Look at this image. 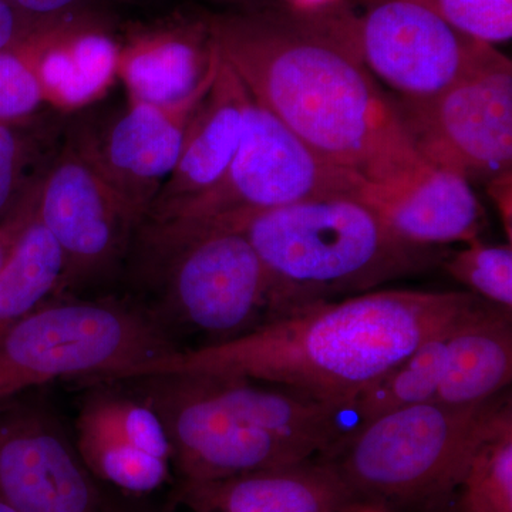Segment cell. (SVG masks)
Segmentation results:
<instances>
[{
    "label": "cell",
    "mask_w": 512,
    "mask_h": 512,
    "mask_svg": "<svg viewBox=\"0 0 512 512\" xmlns=\"http://www.w3.org/2000/svg\"><path fill=\"white\" fill-rule=\"evenodd\" d=\"M363 200L397 237L420 247L480 239L485 214L466 178L430 167L409 183L370 184Z\"/></svg>",
    "instance_id": "obj_15"
},
{
    "label": "cell",
    "mask_w": 512,
    "mask_h": 512,
    "mask_svg": "<svg viewBox=\"0 0 512 512\" xmlns=\"http://www.w3.org/2000/svg\"><path fill=\"white\" fill-rule=\"evenodd\" d=\"M454 29L494 45L512 36V0H423Z\"/></svg>",
    "instance_id": "obj_27"
},
{
    "label": "cell",
    "mask_w": 512,
    "mask_h": 512,
    "mask_svg": "<svg viewBox=\"0 0 512 512\" xmlns=\"http://www.w3.org/2000/svg\"><path fill=\"white\" fill-rule=\"evenodd\" d=\"M35 43L37 76L46 101L57 107L92 103L119 73L116 42L72 16L39 30Z\"/></svg>",
    "instance_id": "obj_21"
},
{
    "label": "cell",
    "mask_w": 512,
    "mask_h": 512,
    "mask_svg": "<svg viewBox=\"0 0 512 512\" xmlns=\"http://www.w3.org/2000/svg\"><path fill=\"white\" fill-rule=\"evenodd\" d=\"M25 163L22 138L8 124L0 123V214L8 208Z\"/></svg>",
    "instance_id": "obj_28"
},
{
    "label": "cell",
    "mask_w": 512,
    "mask_h": 512,
    "mask_svg": "<svg viewBox=\"0 0 512 512\" xmlns=\"http://www.w3.org/2000/svg\"><path fill=\"white\" fill-rule=\"evenodd\" d=\"M454 325L421 343L399 365L357 394L346 410L355 414L357 426L394 410L433 402L446 375L448 333Z\"/></svg>",
    "instance_id": "obj_23"
},
{
    "label": "cell",
    "mask_w": 512,
    "mask_h": 512,
    "mask_svg": "<svg viewBox=\"0 0 512 512\" xmlns=\"http://www.w3.org/2000/svg\"><path fill=\"white\" fill-rule=\"evenodd\" d=\"M52 23L55 22H36L28 16L22 15L6 0H0V52L18 46L37 30L46 28Z\"/></svg>",
    "instance_id": "obj_29"
},
{
    "label": "cell",
    "mask_w": 512,
    "mask_h": 512,
    "mask_svg": "<svg viewBox=\"0 0 512 512\" xmlns=\"http://www.w3.org/2000/svg\"><path fill=\"white\" fill-rule=\"evenodd\" d=\"M488 188V194L493 198L495 207L500 212L501 222H503L505 234L508 242L512 238V173L500 175L494 178L490 183L485 184Z\"/></svg>",
    "instance_id": "obj_32"
},
{
    "label": "cell",
    "mask_w": 512,
    "mask_h": 512,
    "mask_svg": "<svg viewBox=\"0 0 512 512\" xmlns=\"http://www.w3.org/2000/svg\"><path fill=\"white\" fill-rule=\"evenodd\" d=\"M207 28L252 99L322 160L377 185L409 183L431 167L396 101L322 10L217 16Z\"/></svg>",
    "instance_id": "obj_1"
},
{
    "label": "cell",
    "mask_w": 512,
    "mask_h": 512,
    "mask_svg": "<svg viewBox=\"0 0 512 512\" xmlns=\"http://www.w3.org/2000/svg\"><path fill=\"white\" fill-rule=\"evenodd\" d=\"M22 15L36 22H56L72 16L73 10L84 5L86 0H6Z\"/></svg>",
    "instance_id": "obj_30"
},
{
    "label": "cell",
    "mask_w": 512,
    "mask_h": 512,
    "mask_svg": "<svg viewBox=\"0 0 512 512\" xmlns=\"http://www.w3.org/2000/svg\"><path fill=\"white\" fill-rule=\"evenodd\" d=\"M191 376L237 419L312 456L329 453L342 439L339 413L303 394L284 387H264L247 377Z\"/></svg>",
    "instance_id": "obj_19"
},
{
    "label": "cell",
    "mask_w": 512,
    "mask_h": 512,
    "mask_svg": "<svg viewBox=\"0 0 512 512\" xmlns=\"http://www.w3.org/2000/svg\"><path fill=\"white\" fill-rule=\"evenodd\" d=\"M457 490L461 491L460 512H512L510 397L481 431Z\"/></svg>",
    "instance_id": "obj_24"
},
{
    "label": "cell",
    "mask_w": 512,
    "mask_h": 512,
    "mask_svg": "<svg viewBox=\"0 0 512 512\" xmlns=\"http://www.w3.org/2000/svg\"><path fill=\"white\" fill-rule=\"evenodd\" d=\"M127 380L141 387L138 394L160 414L183 485L212 483L315 457L237 419L194 376Z\"/></svg>",
    "instance_id": "obj_10"
},
{
    "label": "cell",
    "mask_w": 512,
    "mask_h": 512,
    "mask_svg": "<svg viewBox=\"0 0 512 512\" xmlns=\"http://www.w3.org/2000/svg\"><path fill=\"white\" fill-rule=\"evenodd\" d=\"M175 500L194 512H339L355 505L338 474L320 457L181 485Z\"/></svg>",
    "instance_id": "obj_16"
},
{
    "label": "cell",
    "mask_w": 512,
    "mask_h": 512,
    "mask_svg": "<svg viewBox=\"0 0 512 512\" xmlns=\"http://www.w3.org/2000/svg\"><path fill=\"white\" fill-rule=\"evenodd\" d=\"M160 258L168 309L204 338L202 346L241 338L298 313L242 232L202 235Z\"/></svg>",
    "instance_id": "obj_7"
},
{
    "label": "cell",
    "mask_w": 512,
    "mask_h": 512,
    "mask_svg": "<svg viewBox=\"0 0 512 512\" xmlns=\"http://www.w3.org/2000/svg\"><path fill=\"white\" fill-rule=\"evenodd\" d=\"M370 183L322 160L274 114L249 100L241 144L224 175L147 218L158 256L214 232L241 231L252 218L311 198L365 197Z\"/></svg>",
    "instance_id": "obj_5"
},
{
    "label": "cell",
    "mask_w": 512,
    "mask_h": 512,
    "mask_svg": "<svg viewBox=\"0 0 512 512\" xmlns=\"http://www.w3.org/2000/svg\"><path fill=\"white\" fill-rule=\"evenodd\" d=\"M393 99L414 148L431 167L468 183L512 173V64L494 46L436 96Z\"/></svg>",
    "instance_id": "obj_8"
},
{
    "label": "cell",
    "mask_w": 512,
    "mask_h": 512,
    "mask_svg": "<svg viewBox=\"0 0 512 512\" xmlns=\"http://www.w3.org/2000/svg\"><path fill=\"white\" fill-rule=\"evenodd\" d=\"M484 299L471 292L384 289L319 303L218 345L180 349L121 380L227 375L284 387L342 414L370 384Z\"/></svg>",
    "instance_id": "obj_2"
},
{
    "label": "cell",
    "mask_w": 512,
    "mask_h": 512,
    "mask_svg": "<svg viewBox=\"0 0 512 512\" xmlns=\"http://www.w3.org/2000/svg\"><path fill=\"white\" fill-rule=\"evenodd\" d=\"M37 32L0 52V123L26 119L46 101L36 69Z\"/></svg>",
    "instance_id": "obj_26"
},
{
    "label": "cell",
    "mask_w": 512,
    "mask_h": 512,
    "mask_svg": "<svg viewBox=\"0 0 512 512\" xmlns=\"http://www.w3.org/2000/svg\"><path fill=\"white\" fill-rule=\"evenodd\" d=\"M512 311L478 303L448 333L447 367L433 402L468 406L507 392L512 379Z\"/></svg>",
    "instance_id": "obj_20"
},
{
    "label": "cell",
    "mask_w": 512,
    "mask_h": 512,
    "mask_svg": "<svg viewBox=\"0 0 512 512\" xmlns=\"http://www.w3.org/2000/svg\"><path fill=\"white\" fill-rule=\"evenodd\" d=\"M215 72L183 103L160 107L130 101L100 133L82 131L104 177L140 225L180 160L185 133Z\"/></svg>",
    "instance_id": "obj_14"
},
{
    "label": "cell",
    "mask_w": 512,
    "mask_h": 512,
    "mask_svg": "<svg viewBox=\"0 0 512 512\" xmlns=\"http://www.w3.org/2000/svg\"><path fill=\"white\" fill-rule=\"evenodd\" d=\"M508 397L504 392L468 406L427 402L394 410L357 426L319 457L355 505L439 507L457 491L481 431Z\"/></svg>",
    "instance_id": "obj_4"
},
{
    "label": "cell",
    "mask_w": 512,
    "mask_h": 512,
    "mask_svg": "<svg viewBox=\"0 0 512 512\" xmlns=\"http://www.w3.org/2000/svg\"><path fill=\"white\" fill-rule=\"evenodd\" d=\"M35 210L63 252L59 289L107 274L123 255L131 232L141 227L104 177L82 131L67 138L37 185Z\"/></svg>",
    "instance_id": "obj_11"
},
{
    "label": "cell",
    "mask_w": 512,
    "mask_h": 512,
    "mask_svg": "<svg viewBox=\"0 0 512 512\" xmlns=\"http://www.w3.org/2000/svg\"><path fill=\"white\" fill-rule=\"evenodd\" d=\"M175 503H177V500H174V503H170V505H168L167 507V510H164L163 512H173V507Z\"/></svg>",
    "instance_id": "obj_35"
},
{
    "label": "cell",
    "mask_w": 512,
    "mask_h": 512,
    "mask_svg": "<svg viewBox=\"0 0 512 512\" xmlns=\"http://www.w3.org/2000/svg\"><path fill=\"white\" fill-rule=\"evenodd\" d=\"M177 350L160 320L120 303L39 306L0 332V399L64 377L113 382Z\"/></svg>",
    "instance_id": "obj_6"
},
{
    "label": "cell",
    "mask_w": 512,
    "mask_h": 512,
    "mask_svg": "<svg viewBox=\"0 0 512 512\" xmlns=\"http://www.w3.org/2000/svg\"><path fill=\"white\" fill-rule=\"evenodd\" d=\"M22 393L0 399V501L19 512H121L55 414Z\"/></svg>",
    "instance_id": "obj_12"
},
{
    "label": "cell",
    "mask_w": 512,
    "mask_h": 512,
    "mask_svg": "<svg viewBox=\"0 0 512 512\" xmlns=\"http://www.w3.org/2000/svg\"><path fill=\"white\" fill-rule=\"evenodd\" d=\"M447 274L466 285L471 293L512 311V247L484 244L481 239L447 254L441 262Z\"/></svg>",
    "instance_id": "obj_25"
},
{
    "label": "cell",
    "mask_w": 512,
    "mask_h": 512,
    "mask_svg": "<svg viewBox=\"0 0 512 512\" xmlns=\"http://www.w3.org/2000/svg\"><path fill=\"white\" fill-rule=\"evenodd\" d=\"M100 389L84 397L74 446L97 480L130 494L157 490L170 478L173 446L157 410L143 396Z\"/></svg>",
    "instance_id": "obj_13"
},
{
    "label": "cell",
    "mask_w": 512,
    "mask_h": 512,
    "mask_svg": "<svg viewBox=\"0 0 512 512\" xmlns=\"http://www.w3.org/2000/svg\"><path fill=\"white\" fill-rule=\"evenodd\" d=\"M328 10L343 42L402 99L443 92L493 46L458 32L423 0H373L360 16Z\"/></svg>",
    "instance_id": "obj_9"
},
{
    "label": "cell",
    "mask_w": 512,
    "mask_h": 512,
    "mask_svg": "<svg viewBox=\"0 0 512 512\" xmlns=\"http://www.w3.org/2000/svg\"><path fill=\"white\" fill-rule=\"evenodd\" d=\"M64 272L62 249L33 215L15 248L0 266V332L39 308L59 289Z\"/></svg>",
    "instance_id": "obj_22"
},
{
    "label": "cell",
    "mask_w": 512,
    "mask_h": 512,
    "mask_svg": "<svg viewBox=\"0 0 512 512\" xmlns=\"http://www.w3.org/2000/svg\"><path fill=\"white\" fill-rule=\"evenodd\" d=\"M218 57L214 82L192 116L180 160L158 192L147 218L210 188L237 154L251 94L220 53Z\"/></svg>",
    "instance_id": "obj_17"
},
{
    "label": "cell",
    "mask_w": 512,
    "mask_h": 512,
    "mask_svg": "<svg viewBox=\"0 0 512 512\" xmlns=\"http://www.w3.org/2000/svg\"><path fill=\"white\" fill-rule=\"evenodd\" d=\"M0 512H19V511H16L15 508L9 507L8 504L2 503V501H0Z\"/></svg>",
    "instance_id": "obj_34"
},
{
    "label": "cell",
    "mask_w": 512,
    "mask_h": 512,
    "mask_svg": "<svg viewBox=\"0 0 512 512\" xmlns=\"http://www.w3.org/2000/svg\"><path fill=\"white\" fill-rule=\"evenodd\" d=\"M33 215H35V192L30 194L23 201L22 207L16 211V214L0 227V266L5 264L10 252L15 248L16 242L22 235L23 229L28 227Z\"/></svg>",
    "instance_id": "obj_31"
},
{
    "label": "cell",
    "mask_w": 512,
    "mask_h": 512,
    "mask_svg": "<svg viewBox=\"0 0 512 512\" xmlns=\"http://www.w3.org/2000/svg\"><path fill=\"white\" fill-rule=\"evenodd\" d=\"M239 232L299 312L420 274L448 254L403 241L355 195L293 202L252 218Z\"/></svg>",
    "instance_id": "obj_3"
},
{
    "label": "cell",
    "mask_w": 512,
    "mask_h": 512,
    "mask_svg": "<svg viewBox=\"0 0 512 512\" xmlns=\"http://www.w3.org/2000/svg\"><path fill=\"white\" fill-rule=\"evenodd\" d=\"M360 512H377V511H370V510H367V511H360Z\"/></svg>",
    "instance_id": "obj_36"
},
{
    "label": "cell",
    "mask_w": 512,
    "mask_h": 512,
    "mask_svg": "<svg viewBox=\"0 0 512 512\" xmlns=\"http://www.w3.org/2000/svg\"><path fill=\"white\" fill-rule=\"evenodd\" d=\"M218 63L207 23L136 37L120 50L119 76L131 103L170 107L210 79Z\"/></svg>",
    "instance_id": "obj_18"
},
{
    "label": "cell",
    "mask_w": 512,
    "mask_h": 512,
    "mask_svg": "<svg viewBox=\"0 0 512 512\" xmlns=\"http://www.w3.org/2000/svg\"><path fill=\"white\" fill-rule=\"evenodd\" d=\"M302 13H315L332 8L336 0H289Z\"/></svg>",
    "instance_id": "obj_33"
}]
</instances>
